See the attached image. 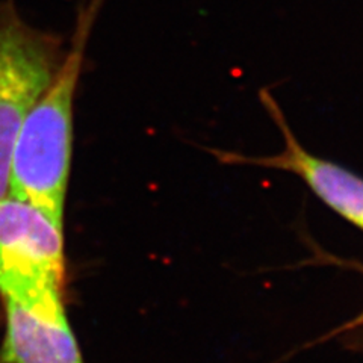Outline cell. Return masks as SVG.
Segmentation results:
<instances>
[{"label":"cell","mask_w":363,"mask_h":363,"mask_svg":"<svg viewBox=\"0 0 363 363\" xmlns=\"http://www.w3.org/2000/svg\"><path fill=\"white\" fill-rule=\"evenodd\" d=\"M100 4L93 0L79 16L72 48L23 120L11 153L9 194L35 204L61 225L73 156L74 96Z\"/></svg>","instance_id":"cell-1"},{"label":"cell","mask_w":363,"mask_h":363,"mask_svg":"<svg viewBox=\"0 0 363 363\" xmlns=\"http://www.w3.org/2000/svg\"><path fill=\"white\" fill-rule=\"evenodd\" d=\"M62 225L16 196L0 200V295L49 320L65 316Z\"/></svg>","instance_id":"cell-2"},{"label":"cell","mask_w":363,"mask_h":363,"mask_svg":"<svg viewBox=\"0 0 363 363\" xmlns=\"http://www.w3.org/2000/svg\"><path fill=\"white\" fill-rule=\"evenodd\" d=\"M65 53L61 38L33 28L11 4L0 5V200L9 196V162L23 120Z\"/></svg>","instance_id":"cell-3"},{"label":"cell","mask_w":363,"mask_h":363,"mask_svg":"<svg viewBox=\"0 0 363 363\" xmlns=\"http://www.w3.org/2000/svg\"><path fill=\"white\" fill-rule=\"evenodd\" d=\"M259 99L283 136L281 152L267 156H250L220 149H208V152L224 165L277 169L300 177L328 209L363 232V177L306 149L269 89H260Z\"/></svg>","instance_id":"cell-4"},{"label":"cell","mask_w":363,"mask_h":363,"mask_svg":"<svg viewBox=\"0 0 363 363\" xmlns=\"http://www.w3.org/2000/svg\"><path fill=\"white\" fill-rule=\"evenodd\" d=\"M5 303L0 363H85L67 318L49 320L20 304Z\"/></svg>","instance_id":"cell-5"},{"label":"cell","mask_w":363,"mask_h":363,"mask_svg":"<svg viewBox=\"0 0 363 363\" xmlns=\"http://www.w3.org/2000/svg\"><path fill=\"white\" fill-rule=\"evenodd\" d=\"M350 265H353V268L363 272V264H356V262L351 264L350 262ZM337 336H347V339H350V344L351 342L356 344V342H359V340H362L363 339V311L359 315H356L353 320H350V321L344 323L342 325L336 327L335 330H332L330 333L325 335L321 340L335 339Z\"/></svg>","instance_id":"cell-6"}]
</instances>
